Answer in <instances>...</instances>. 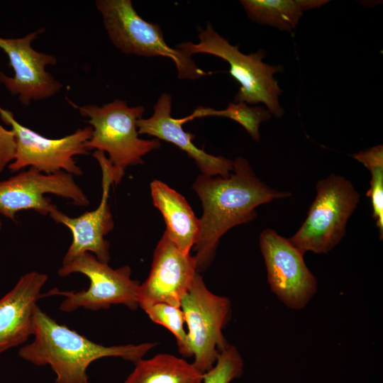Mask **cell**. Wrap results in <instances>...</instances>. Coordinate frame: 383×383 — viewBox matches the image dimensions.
I'll use <instances>...</instances> for the list:
<instances>
[{
    "label": "cell",
    "mask_w": 383,
    "mask_h": 383,
    "mask_svg": "<svg viewBox=\"0 0 383 383\" xmlns=\"http://www.w3.org/2000/svg\"><path fill=\"white\" fill-rule=\"evenodd\" d=\"M70 103L82 116L89 118L87 122L92 128V134L85 147L88 151L107 152L115 184L121 182L127 167L144 163L143 157L160 147V141L157 138L144 140L138 137L137 122L145 112L141 105L131 107L121 99L101 106H79Z\"/></svg>",
    "instance_id": "3957f363"
},
{
    "label": "cell",
    "mask_w": 383,
    "mask_h": 383,
    "mask_svg": "<svg viewBox=\"0 0 383 383\" xmlns=\"http://www.w3.org/2000/svg\"><path fill=\"white\" fill-rule=\"evenodd\" d=\"M44 28L16 38L0 37V48L7 55L14 75L9 77L0 72V82L24 106L32 101L43 100L58 93L62 84L48 71V65H55L56 57L33 48L32 42Z\"/></svg>",
    "instance_id": "7c38bea8"
},
{
    "label": "cell",
    "mask_w": 383,
    "mask_h": 383,
    "mask_svg": "<svg viewBox=\"0 0 383 383\" xmlns=\"http://www.w3.org/2000/svg\"><path fill=\"white\" fill-rule=\"evenodd\" d=\"M328 0H241L248 18L254 22L292 31L305 11L319 8Z\"/></svg>",
    "instance_id": "d6986e66"
},
{
    "label": "cell",
    "mask_w": 383,
    "mask_h": 383,
    "mask_svg": "<svg viewBox=\"0 0 383 383\" xmlns=\"http://www.w3.org/2000/svg\"><path fill=\"white\" fill-rule=\"evenodd\" d=\"M150 193L154 206L165 220V233L182 252L189 254L199 237V218L186 199L165 182L153 180Z\"/></svg>",
    "instance_id": "e0dca14e"
},
{
    "label": "cell",
    "mask_w": 383,
    "mask_h": 383,
    "mask_svg": "<svg viewBox=\"0 0 383 383\" xmlns=\"http://www.w3.org/2000/svg\"><path fill=\"white\" fill-rule=\"evenodd\" d=\"M353 157L361 162L370 172V187L367 196L371 200L372 217L379 230V238H383V145H377L361 150Z\"/></svg>",
    "instance_id": "44dd1931"
},
{
    "label": "cell",
    "mask_w": 383,
    "mask_h": 383,
    "mask_svg": "<svg viewBox=\"0 0 383 383\" xmlns=\"http://www.w3.org/2000/svg\"><path fill=\"white\" fill-rule=\"evenodd\" d=\"M95 5L111 41L123 53L170 58L182 79H196L213 73L199 67L192 56L180 49L170 47L159 25L143 19L131 0H96Z\"/></svg>",
    "instance_id": "5b68a950"
},
{
    "label": "cell",
    "mask_w": 383,
    "mask_h": 383,
    "mask_svg": "<svg viewBox=\"0 0 383 383\" xmlns=\"http://www.w3.org/2000/svg\"><path fill=\"white\" fill-rule=\"evenodd\" d=\"M33 335V342L21 348L18 355L36 366L50 365L56 375L55 383H89L87 370L94 361L118 357L135 364L157 345L98 344L58 323L38 306L34 311Z\"/></svg>",
    "instance_id": "7a4b0ae2"
},
{
    "label": "cell",
    "mask_w": 383,
    "mask_h": 383,
    "mask_svg": "<svg viewBox=\"0 0 383 383\" xmlns=\"http://www.w3.org/2000/svg\"><path fill=\"white\" fill-rule=\"evenodd\" d=\"M259 243L271 291L292 309L306 307L316 293L317 281L304 255L273 229L263 230Z\"/></svg>",
    "instance_id": "8fae6325"
},
{
    "label": "cell",
    "mask_w": 383,
    "mask_h": 383,
    "mask_svg": "<svg viewBox=\"0 0 383 383\" xmlns=\"http://www.w3.org/2000/svg\"><path fill=\"white\" fill-rule=\"evenodd\" d=\"M243 359L234 345H228L219 355L216 363L204 374L203 383H231L243 373Z\"/></svg>",
    "instance_id": "603a6c76"
},
{
    "label": "cell",
    "mask_w": 383,
    "mask_h": 383,
    "mask_svg": "<svg viewBox=\"0 0 383 383\" xmlns=\"http://www.w3.org/2000/svg\"><path fill=\"white\" fill-rule=\"evenodd\" d=\"M180 308L188 328L193 365L204 374L213 368L220 353L229 345L222 330L231 317V301L209 290L197 272L181 300Z\"/></svg>",
    "instance_id": "ba28073f"
},
{
    "label": "cell",
    "mask_w": 383,
    "mask_h": 383,
    "mask_svg": "<svg viewBox=\"0 0 383 383\" xmlns=\"http://www.w3.org/2000/svg\"><path fill=\"white\" fill-rule=\"evenodd\" d=\"M189 116L191 120L206 116L225 117L232 119L241 125L255 141L259 142L260 126L267 121L272 117V114L267 109L261 106H250L245 102H232L223 110L199 106Z\"/></svg>",
    "instance_id": "ffe728a7"
},
{
    "label": "cell",
    "mask_w": 383,
    "mask_h": 383,
    "mask_svg": "<svg viewBox=\"0 0 383 383\" xmlns=\"http://www.w3.org/2000/svg\"><path fill=\"white\" fill-rule=\"evenodd\" d=\"M198 272L194 255L182 252L164 232L155 249L151 270L138 289L139 306L166 303L180 306Z\"/></svg>",
    "instance_id": "5bb4252c"
},
{
    "label": "cell",
    "mask_w": 383,
    "mask_h": 383,
    "mask_svg": "<svg viewBox=\"0 0 383 383\" xmlns=\"http://www.w3.org/2000/svg\"><path fill=\"white\" fill-rule=\"evenodd\" d=\"M172 96L162 93L154 106L153 114L137 122L138 134H147L177 146L192 158L201 174L228 177L233 170V161L223 156L209 154L192 142L194 135L184 131L182 125L191 121L189 116L182 118L171 115Z\"/></svg>",
    "instance_id": "9a60e30c"
},
{
    "label": "cell",
    "mask_w": 383,
    "mask_h": 383,
    "mask_svg": "<svg viewBox=\"0 0 383 383\" xmlns=\"http://www.w3.org/2000/svg\"><path fill=\"white\" fill-rule=\"evenodd\" d=\"M143 311L152 321L165 327L173 334L179 353L186 357H192L188 345L187 333L184 328V313L180 306L157 303Z\"/></svg>",
    "instance_id": "7402d4cb"
},
{
    "label": "cell",
    "mask_w": 383,
    "mask_h": 383,
    "mask_svg": "<svg viewBox=\"0 0 383 383\" xmlns=\"http://www.w3.org/2000/svg\"><path fill=\"white\" fill-rule=\"evenodd\" d=\"M199 38L198 43L185 42L179 44L177 48L191 56L206 53L226 61L230 65L229 73L240 84L233 103L245 102L250 105L262 103L274 117L284 116V111L279 101L282 91L274 77L282 68L265 63L262 60L266 52L263 49L244 54L239 50L238 45H231L209 23L199 33Z\"/></svg>",
    "instance_id": "277c9868"
},
{
    "label": "cell",
    "mask_w": 383,
    "mask_h": 383,
    "mask_svg": "<svg viewBox=\"0 0 383 383\" xmlns=\"http://www.w3.org/2000/svg\"><path fill=\"white\" fill-rule=\"evenodd\" d=\"M93 157L97 160L101 170L102 193L97 208L77 217H70L57 208L49 215L56 223L67 227L72 235L71 245L63 257L62 265L85 252L94 253L102 262L109 263L110 261V244L105 239V235L114 226L109 204V190L113 182L110 163L105 153L95 150Z\"/></svg>",
    "instance_id": "4fadbf2b"
},
{
    "label": "cell",
    "mask_w": 383,
    "mask_h": 383,
    "mask_svg": "<svg viewBox=\"0 0 383 383\" xmlns=\"http://www.w3.org/2000/svg\"><path fill=\"white\" fill-rule=\"evenodd\" d=\"M55 194L77 206H87L89 200L75 182L73 175L65 172L47 174L34 167L0 181V214L16 221V213L32 209L41 215H50L57 207L45 196Z\"/></svg>",
    "instance_id": "30bf717a"
},
{
    "label": "cell",
    "mask_w": 383,
    "mask_h": 383,
    "mask_svg": "<svg viewBox=\"0 0 383 383\" xmlns=\"http://www.w3.org/2000/svg\"><path fill=\"white\" fill-rule=\"evenodd\" d=\"M0 116L11 126L14 135V158L8 165L11 172L29 167L47 174L59 171H65L73 176L83 174L74 157L89 154L85 143L91 137V126L79 128L63 138L52 139L21 125L9 110L1 108Z\"/></svg>",
    "instance_id": "9c48e42d"
},
{
    "label": "cell",
    "mask_w": 383,
    "mask_h": 383,
    "mask_svg": "<svg viewBox=\"0 0 383 383\" xmlns=\"http://www.w3.org/2000/svg\"><path fill=\"white\" fill-rule=\"evenodd\" d=\"M57 273L60 277L81 273L90 282L87 289L74 292L52 289L42 295V297L50 295L65 296L60 306L63 312H72L79 308L98 311L108 309L113 304H123L131 310L139 306L140 284L131 279V270L128 265L113 269L108 263L99 261L94 255L85 252L62 265Z\"/></svg>",
    "instance_id": "52a82bcc"
},
{
    "label": "cell",
    "mask_w": 383,
    "mask_h": 383,
    "mask_svg": "<svg viewBox=\"0 0 383 383\" xmlns=\"http://www.w3.org/2000/svg\"><path fill=\"white\" fill-rule=\"evenodd\" d=\"M316 187V195L305 221L289 238L304 255L333 250L345 235L348 221L360 199L352 182L340 175L332 174L319 180Z\"/></svg>",
    "instance_id": "8992f818"
},
{
    "label": "cell",
    "mask_w": 383,
    "mask_h": 383,
    "mask_svg": "<svg viewBox=\"0 0 383 383\" xmlns=\"http://www.w3.org/2000/svg\"><path fill=\"white\" fill-rule=\"evenodd\" d=\"M1 109V107H0ZM15 139L12 131L0 124V174L14 158Z\"/></svg>",
    "instance_id": "cb8c5ba5"
},
{
    "label": "cell",
    "mask_w": 383,
    "mask_h": 383,
    "mask_svg": "<svg viewBox=\"0 0 383 383\" xmlns=\"http://www.w3.org/2000/svg\"><path fill=\"white\" fill-rule=\"evenodd\" d=\"M204 374L184 359L160 353L141 359L123 383H203Z\"/></svg>",
    "instance_id": "ac0fdd59"
},
{
    "label": "cell",
    "mask_w": 383,
    "mask_h": 383,
    "mask_svg": "<svg viewBox=\"0 0 383 383\" xmlns=\"http://www.w3.org/2000/svg\"><path fill=\"white\" fill-rule=\"evenodd\" d=\"M192 189L203 209L199 237L193 248L199 272L210 265L220 238L228 230L253 220L257 206L292 195L262 182L243 157L233 161V173L228 177L200 174Z\"/></svg>",
    "instance_id": "6da1fadb"
},
{
    "label": "cell",
    "mask_w": 383,
    "mask_h": 383,
    "mask_svg": "<svg viewBox=\"0 0 383 383\" xmlns=\"http://www.w3.org/2000/svg\"><path fill=\"white\" fill-rule=\"evenodd\" d=\"M48 275L32 271L23 275L0 299V354L23 344L33 334V316Z\"/></svg>",
    "instance_id": "2e32d148"
},
{
    "label": "cell",
    "mask_w": 383,
    "mask_h": 383,
    "mask_svg": "<svg viewBox=\"0 0 383 383\" xmlns=\"http://www.w3.org/2000/svg\"><path fill=\"white\" fill-rule=\"evenodd\" d=\"M1 228H2V222H1V221L0 219V233L1 231Z\"/></svg>",
    "instance_id": "d4e9b609"
}]
</instances>
